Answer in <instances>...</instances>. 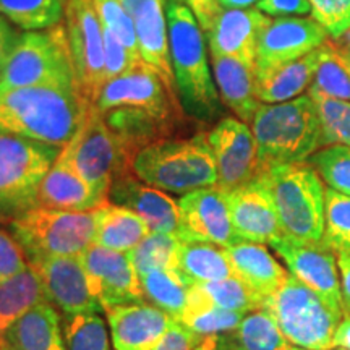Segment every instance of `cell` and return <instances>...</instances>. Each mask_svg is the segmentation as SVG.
<instances>
[{
	"mask_svg": "<svg viewBox=\"0 0 350 350\" xmlns=\"http://www.w3.org/2000/svg\"><path fill=\"white\" fill-rule=\"evenodd\" d=\"M90 107L75 88L3 90L0 91V131L64 148L85 124Z\"/></svg>",
	"mask_w": 350,
	"mask_h": 350,
	"instance_id": "obj_1",
	"label": "cell"
},
{
	"mask_svg": "<svg viewBox=\"0 0 350 350\" xmlns=\"http://www.w3.org/2000/svg\"><path fill=\"white\" fill-rule=\"evenodd\" d=\"M170 57L177 94L188 117L209 122L221 113V98L209 70L201 31L193 12L178 2H165Z\"/></svg>",
	"mask_w": 350,
	"mask_h": 350,
	"instance_id": "obj_2",
	"label": "cell"
},
{
	"mask_svg": "<svg viewBox=\"0 0 350 350\" xmlns=\"http://www.w3.org/2000/svg\"><path fill=\"white\" fill-rule=\"evenodd\" d=\"M250 129L261 172L275 164L304 163L323 146L318 111L310 94L287 103L261 104Z\"/></svg>",
	"mask_w": 350,
	"mask_h": 350,
	"instance_id": "obj_3",
	"label": "cell"
},
{
	"mask_svg": "<svg viewBox=\"0 0 350 350\" xmlns=\"http://www.w3.org/2000/svg\"><path fill=\"white\" fill-rule=\"evenodd\" d=\"M256 178L273 200L284 235L305 242H323L326 188L312 164L306 161L275 164Z\"/></svg>",
	"mask_w": 350,
	"mask_h": 350,
	"instance_id": "obj_4",
	"label": "cell"
},
{
	"mask_svg": "<svg viewBox=\"0 0 350 350\" xmlns=\"http://www.w3.org/2000/svg\"><path fill=\"white\" fill-rule=\"evenodd\" d=\"M131 170L146 185L182 196L217 183L206 133L152 143L133 157Z\"/></svg>",
	"mask_w": 350,
	"mask_h": 350,
	"instance_id": "obj_5",
	"label": "cell"
},
{
	"mask_svg": "<svg viewBox=\"0 0 350 350\" xmlns=\"http://www.w3.org/2000/svg\"><path fill=\"white\" fill-rule=\"evenodd\" d=\"M60 152V146L0 131V224L38 208L39 185Z\"/></svg>",
	"mask_w": 350,
	"mask_h": 350,
	"instance_id": "obj_6",
	"label": "cell"
},
{
	"mask_svg": "<svg viewBox=\"0 0 350 350\" xmlns=\"http://www.w3.org/2000/svg\"><path fill=\"white\" fill-rule=\"evenodd\" d=\"M261 308L274 318L288 342L304 350L334 349V334L345 317L291 274Z\"/></svg>",
	"mask_w": 350,
	"mask_h": 350,
	"instance_id": "obj_7",
	"label": "cell"
},
{
	"mask_svg": "<svg viewBox=\"0 0 350 350\" xmlns=\"http://www.w3.org/2000/svg\"><path fill=\"white\" fill-rule=\"evenodd\" d=\"M99 211L73 213L38 206L8 227L28 262L47 256H80L94 243Z\"/></svg>",
	"mask_w": 350,
	"mask_h": 350,
	"instance_id": "obj_8",
	"label": "cell"
},
{
	"mask_svg": "<svg viewBox=\"0 0 350 350\" xmlns=\"http://www.w3.org/2000/svg\"><path fill=\"white\" fill-rule=\"evenodd\" d=\"M26 86L77 90L65 25L21 34L0 80V91Z\"/></svg>",
	"mask_w": 350,
	"mask_h": 350,
	"instance_id": "obj_9",
	"label": "cell"
},
{
	"mask_svg": "<svg viewBox=\"0 0 350 350\" xmlns=\"http://www.w3.org/2000/svg\"><path fill=\"white\" fill-rule=\"evenodd\" d=\"M62 151L83 180L106 198L119 175L133 172L131 159L119 138L94 106L90 107L85 124Z\"/></svg>",
	"mask_w": 350,
	"mask_h": 350,
	"instance_id": "obj_10",
	"label": "cell"
},
{
	"mask_svg": "<svg viewBox=\"0 0 350 350\" xmlns=\"http://www.w3.org/2000/svg\"><path fill=\"white\" fill-rule=\"evenodd\" d=\"M64 25L78 93L88 104L96 99L106 85L104 29L93 0H65Z\"/></svg>",
	"mask_w": 350,
	"mask_h": 350,
	"instance_id": "obj_11",
	"label": "cell"
},
{
	"mask_svg": "<svg viewBox=\"0 0 350 350\" xmlns=\"http://www.w3.org/2000/svg\"><path fill=\"white\" fill-rule=\"evenodd\" d=\"M193 15L211 54L235 57L255 67L258 39L269 21L268 15L258 8H224L217 0Z\"/></svg>",
	"mask_w": 350,
	"mask_h": 350,
	"instance_id": "obj_12",
	"label": "cell"
},
{
	"mask_svg": "<svg viewBox=\"0 0 350 350\" xmlns=\"http://www.w3.org/2000/svg\"><path fill=\"white\" fill-rule=\"evenodd\" d=\"M269 245L286 262L291 275L317 292L332 308L345 313L338 253L325 242H305L288 235H282Z\"/></svg>",
	"mask_w": 350,
	"mask_h": 350,
	"instance_id": "obj_13",
	"label": "cell"
},
{
	"mask_svg": "<svg viewBox=\"0 0 350 350\" xmlns=\"http://www.w3.org/2000/svg\"><path fill=\"white\" fill-rule=\"evenodd\" d=\"M94 107L103 113L112 109L133 107L180 119L187 116L177 93H174L164 78L144 62L124 75L109 80L100 90Z\"/></svg>",
	"mask_w": 350,
	"mask_h": 350,
	"instance_id": "obj_14",
	"label": "cell"
},
{
	"mask_svg": "<svg viewBox=\"0 0 350 350\" xmlns=\"http://www.w3.org/2000/svg\"><path fill=\"white\" fill-rule=\"evenodd\" d=\"M217 170L216 187L230 191L255 180L261 174L255 135L245 122L226 117L206 133Z\"/></svg>",
	"mask_w": 350,
	"mask_h": 350,
	"instance_id": "obj_15",
	"label": "cell"
},
{
	"mask_svg": "<svg viewBox=\"0 0 350 350\" xmlns=\"http://www.w3.org/2000/svg\"><path fill=\"white\" fill-rule=\"evenodd\" d=\"M93 295L104 312L112 306L146 301L142 281L129 253L109 250L100 245H90L81 255Z\"/></svg>",
	"mask_w": 350,
	"mask_h": 350,
	"instance_id": "obj_16",
	"label": "cell"
},
{
	"mask_svg": "<svg viewBox=\"0 0 350 350\" xmlns=\"http://www.w3.org/2000/svg\"><path fill=\"white\" fill-rule=\"evenodd\" d=\"M183 242H206L229 248L242 242L232 224L226 193L214 187L200 188L178 200Z\"/></svg>",
	"mask_w": 350,
	"mask_h": 350,
	"instance_id": "obj_17",
	"label": "cell"
},
{
	"mask_svg": "<svg viewBox=\"0 0 350 350\" xmlns=\"http://www.w3.org/2000/svg\"><path fill=\"white\" fill-rule=\"evenodd\" d=\"M41 278L47 301L62 317L100 313L104 308L93 295L80 256H47L29 261Z\"/></svg>",
	"mask_w": 350,
	"mask_h": 350,
	"instance_id": "obj_18",
	"label": "cell"
},
{
	"mask_svg": "<svg viewBox=\"0 0 350 350\" xmlns=\"http://www.w3.org/2000/svg\"><path fill=\"white\" fill-rule=\"evenodd\" d=\"M329 34L313 16H279L266 23L258 39L256 64H282L300 59L319 46Z\"/></svg>",
	"mask_w": 350,
	"mask_h": 350,
	"instance_id": "obj_19",
	"label": "cell"
},
{
	"mask_svg": "<svg viewBox=\"0 0 350 350\" xmlns=\"http://www.w3.org/2000/svg\"><path fill=\"white\" fill-rule=\"evenodd\" d=\"M109 201L137 213L150 232L180 235L178 201L159 188L146 185L133 172L122 174L112 182Z\"/></svg>",
	"mask_w": 350,
	"mask_h": 350,
	"instance_id": "obj_20",
	"label": "cell"
},
{
	"mask_svg": "<svg viewBox=\"0 0 350 350\" xmlns=\"http://www.w3.org/2000/svg\"><path fill=\"white\" fill-rule=\"evenodd\" d=\"M113 350H156L175 319L157 306L139 301L106 310Z\"/></svg>",
	"mask_w": 350,
	"mask_h": 350,
	"instance_id": "obj_21",
	"label": "cell"
},
{
	"mask_svg": "<svg viewBox=\"0 0 350 350\" xmlns=\"http://www.w3.org/2000/svg\"><path fill=\"white\" fill-rule=\"evenodd\" d=\"M224 193L232 224L240 239L265 245L282 237L284 232L273 200L258 178Z\"/></svg>",
	"mask_w": 350,
	"mask_h": 350,
	"instance_id": "obj_22",
	"label": "cell"
},
{
	"mask_svg": "<svg viewBox=\"0 0 350 350\" xmlns=\"http://www.w3.org/2000/svg\"><path fill=\"white\" fill-rule=\"evenodd\" d=\"M111 204L99 195L73 169L64 151L60 152L49 172L44 175L38 190V206L59 211L88 213Z\"/></svg>",
	"mask_w": 350,
	"mask_h": 350,
	"instance_id": "obj_23",
	"label": "cell"
},
{
	"mask_svg": "<svg viewBox=\"0 0 350 350\" xmlns=\"http://www.w3.org/2000/svg\"><path fill=\"white\" fill-rule=\"evenodd\" d=\"M0 350H67L62 314L49 301L36 305L3 331Z\"/></svg>",
	"mask_w": 350,
	"mask_h": 350,
	"instance_id": "obj_24",
	"label": "cell"
},
{
	"mask_svg": "<svg viewBox=\"0 0 350 350\" xmlns=\"http://www.w3.org/2000/svg\"><path fill=\"white\" fill-rule=\"evenodd\" d=\"M319 47L291 62L255 65L258 100L261 104H279L301 96L312 86L319 60Z\"/></svg>",
	"mask_w": 350,
	"mask_h": 350,
	"instance_id": "obj_25",
	"label": "cell"
},
{
	"mask_svg": "<svg viewBox=\"0 0 350 350\" xmlns=\"http://www.w3.org/2000/svg\"><path fill=\"white\" fill-rule=\"evenodd\" d=\"M164 2L165 0H151L139 8L133 16L135 33L143 62L159 73L170 90L177 93Z\"/></svg>",
	"mask_w": 350,
	"mask_h": 350,
	"instance_id": "obj_26",
	"label": "cell"
},
{
	"mask_svg": "<svg viewBox=\"0 0 350 350\" xmlns=\"http://www.w3.org/2000/svg\"><path fill=\"white\" fill-rule=\"evenodd\" d=\"M211 68L219 98L239 120L250 125L261 106L256 96L255 67L235 57L211 54Z\"/></svg>",
	"mask_w": 350,
	"mask_h": 350,
	"instance_id": "obj_27",
	"label": "cell"
},
{
	"mask_svg": "<svg viewBox=\"0 0 350 350\" xmlns=\"http://www.w3.org/2000/svg\"><path fill=\"white\" fill-rule=\"evenodd\" d=\"M235 278L247 284L262 300L278 292L288 278L287 269L278 262L262 243L242 242L226 248Z\"/></svg>",
	"mask_w": 350,
	"mask_h": 350,
	"instance_id": "obj_28",
	"label": "cell"
},
{
	"mask_svg": "<svg viewBox=\"0 0 350 350\" xmlns=\"http://www.w3.org/2000/svg\"><path fill=\"white\" fill-rule=\"evenodd\" d=\"M150 234L146 222L129 208L107 204L100 208L94 243L109 250L130 253Z\"/></svg>",
	"mask_w": 350,
	"mask_h": 350,
	"instance_id": "obj_29",
	"label": "cell"
},
{
	"mask_svg": "<svg viewBox=\"0 0 350 350\" xmlns=\"http://www.w3.org/2000/svg\"><path fill=\"white\" fill-rule=\"evenodd\" d=\"M175 269L188 286L222 281L234 275L226 248L206 242H183Z\"/></svg>",
	"mask_w": 350,
	"mask_h": 350,
	"instance_id": "obj_30",
	"label": "cell"
},
{
	"mask_svg": "<svg viewBox=\"0 0 350 350\" xmlns=\"http://www.w3.org/2000/svg\"><path fill=\"white\" fill-rule=\"evenodd\" d=\"M47 301L39 274L33 266L0 281V336L16 319L39 304Z\"/></svg>",
	"mask_w": 350,
	"mask_h": 350,
	"instance_id": "obj_31",
	"label": "cell"
},
{
	"mask_svg": "<svg viewBox=\"0 0 350 350\" xmlns=\"http://www.w3.org/2000/svg\"><path fill=\"white\" fill-rule=\"evenodd\" d=\"M247 313L230 312V310L219 308V306L209 304L198 288L190 286L188 288V300L178 323L185 327L188 332L201 340L208 336H221L232 332L240 325Z\"/></svg>",
	"mask_w": 350,
	"mask_h": 350,
	"instance_id": "obj_32",
	"label": "cell"
},
{
	"mask_svg": "<svg viewBox=\"0 0 350 350\" xmlns=\"http://www.w3.org/2000/svg\"><path fill=\"white\" fill-rule=\"evenodd\" d=\"M222 336L232 350H300L284 338L265 308L247 313L234 331Z\"/></svg>",
	"mask_w": 350,
	"mask_h": 350,
	"instance_id": "obj_33",
	"label": "cell"
},
{
	"mask_svg": "<svg viewBox=\"0 0 350 350\" xmlns=\"http://www.w3.org/2000/svg\"><path fill=\"white\" fill-rule=\"evenodd\" d=\"M144 300L170 314L178 323L188 300L190 286L177 269H154L139 278Z\"/></svg>",
	"mask_w": 350,
	"mask_h": 350,
	"instance_id": "obj_34",
	"label": "cell"
},
{
	"mask_svg": "<svg viewBox=\"0 0 350 350\" xmlns=\"http://www.w3.org/2000/svg\"><path fill=\"white\" fill-rule=\"evenodd\" d=\"M308 93L350 103V70L342 59L339 46L331 39L319 47L317 72Z\"/></svg>",
	"mask_w": 350,
	"mask_h": 350,
	"instance_id": "obj_35",
	"label": "cell"
},
{
	"mask_svg": "<svg viewBox=\"0 0 350 350\" xmlns=\"http://www.w3.org/2000/svg\"><path fill=\"white\" fill-rule=\"evenodd\" d=\"M65 0H0V15L21 31H42L64 20Z\"/></svg>",
	"mask_w": 350,
	"mask_h": 350,
	"instance_id": "obj_36",
	"label": "cell"
},
{
	"mask_svg": "<svg viewBox=\"0 0 350 350\" xmlns=\"http://www.w3.org/2000/svg\"><path fill=\"white\" fill-rule=\"evenodd\" d=\"M183 240L178 235L150 232L146 239L129 253L139 278L154 269L177 268L178 253Z\"/></svg>",
	"mask_w": 350,
	"mask_h": 350,
	"instance_id": "obj_37",
	"label": "cell"
},
{
	"mask_svg": "<svg viewBox=\"0 0 350 350\" xmlns=\"http://www.w3.org/2000/svg\"><path fill=\"white\" fill-rule=\"evenodd\" d=\"M67 350H112L106 321L99 313L62 317Z\"/></svg>",
	"mask_w": 350,
	"mask_h": 350,
	"instance_id": "obj_38",
	"label": "cell"
},
{
	"mask_svg": "<svg viewBox=\"0 0 350 350\" xmlns=\"http://www.w3.org/2000/svg\"><path fill=\"white\" fill-rule=\"evenodd\" d=\"M198 288L201 295L206 299L209 304L219 306V308L230 310V312L250 313L260 310L262 306V300L260 295L255 294L247 284H243L239 278L222 279V281L193 284Z\"/></svg>",
	"mask_w": 350,
	"mask_h": 350,
	"instance_id": "obj_39",
	"label": "cell"
},
{
	"mask_svg": "<svg viewBox=\"0 0 350 350\" xmlns=\"http://www.w3.org/2000/svg\"><path fill=\"white\" fill-rule=\"evenodd\" d=\"M310 94V93H308ZM318 111L321 125L323 146L342 144L350 146V103L327 98L323 94H310Z\"/></svg>",
	"mask_w": 350,
	"mask_h": 350,
	"instance_id": "obj_40",
	"label": "cell"
},
{
	"mask_svg": "<svg viewBox=\"0 0 350 350\" xmlns=\"http://www.w3.org/2000/svg\"><path fill=\"white\" fill-rule=\"evenodd\" d=\"M331 190L350 196V146L332 144L306 159Z\"/></svg>",
	"mask_w": 350,
	"mask_h": 350,
	"instance_id": "obj_41",
	"label": "cell"
},
{
	"mask_svg": "<svg viewBox=\"0 0 350 350\" xmlns=\"http://www.w3.org/2000/svg\"><path fill=\"white\" fill-rule=\"evenodd\" d=\"M323 242L336 253H350V196L326 190V222Z\"/></svg>",
	"mask_w": 350,
	"mask_h": 350,
	"instance_id": "obj_42",
	"label": "cell"
},
{
	"mask_svg": "<svg viewBox=\"0 0 350 350\" xmlns=\"http://www.w3.org/2000/svg\"><path fill=\"white\" fill-rule=\"evenodd\" d=\"M93 5L104 28L116 34L135 59L142 60L138 52L133 16L129 15L120 0H93Z\"/></svg>",
	"mask_w": 350,
	"mask_h": 350,
	"instance_id": "obj_43",
	"label": "cell"
},
{
	"mask_svg": "<svg viewBox=\"0 0 350 350\" xmlns=\"http://www.w3.org/2000/svg\"><path fill=\"white\" fill-rule=\"evenodd\" d=\"M312 16L338 39L350 28V0H310Z\"/></svg>",
	"mask_w": 350,
	"mask_h": 350,
	"instance_id": "obj_44",
	"label": "cell"
},
{
	"mask_svg": "<svg viewBox=\"0 0 350 350\" xmlns=\"http://www.w3.org/2000/svg\"><path fill=\"white\" fill-rule=\"evenodd\" d=\"M104 29V62H106V83L112 78L124 75L131 68L137 67L143 60L135 59L129 49L120 42V39L109 29Z\"/></svg>",
	"mask_w": 350,
	"mask_h": 350,
	"instance_id": "obj_45",
	"label": "cell"
},
{
	"mask_svg": "<svg viewBox=\"0 0 350 350\" xmlns=\"http://www.w3.org/2000/svg\"><path fill=\"white\" fill-rule=\"evenodd\" d=\"M29 266L26 255L12 232L0 229V281L21 273Z\"/></svg>",
	"mask_w": 350,
	"mask_h": 350,
	"instance_id": "obj_46",
	"label": "cell"
},
{
	"mask_svg": "<svg viewBox=\"0 0 350 350\" xmlns=\"http://www.w3.org/2000/svg\"><path fill=\"white\" fill-rule=\"evenodd\" d=\"M258 10L268 16H304L312 13L310 0H261Z\"/></svg>",
	"mask_w": 350,
	"mask_h": 350,
	"instance_id": "obj_47",
	"label": "cell"
},
{
	"mask_svg": "<svg viewBox=\"0 0 350 350\" xmlns=\"http://www.w3.org/2000/svg\"><path fill=\"white\" fill-rule=\"evenodd\" d=\"M21 34L23 33H21L20 28H16L15 25H12L10 21L0 15V80H2V75L5 72L13 51L18 46Z\"/></svg>",
	"mask_w": 350,
	"mask_h": 350,
	"instance_id": "obj_48",
	"label": "cell"
},
{
	"mask_svg": "<svg viewBox=\"0 0 350 350\" xmlns=\"http://www.w3.org/2000/svg\"><path fill=\"white\" fill-rule=\"evenodd\" d=\"M198 342L200 340L191 332H188L180 323L175 321L156 350H195Z\"/></svg>",
	"mask_w": 350,
	"mask_h": 350,
	"instance_id": "obj_49",
	"label": "cell"
},
{
	"mask_svg": "<svg viewBox=\"0 0 350 350\" xmlns=\"http://www.w3.org/2000/svg\"><path fill=\"white\" fill-rule=\"evenodd\" d=\"M338 266L340 274V286H342L345 313H350V253H338Z\"/></svg>",
	"mask_w": 350,
	"mask_h": 350,
	"instance_id": "obj_50",
	"label": "cell"
},
{
	"mask_svg": "<svg viewBox=\"0 0 350 350\" xmlns=\"http://www.w3.org/2000/svg\"><path fill=\"white\" fill-rule=\"evenodd\" d=\"M334 349L350 350V314L347 313L340 321L334 334Z\"/></svg>",
	"mask_w": 350,
	"mask_h": 350,
	"instance_id": "obj_51",
	"label": "cell"
},
{
	"mask_svg": "<svg viewBox=\"0 0 350 350\" xmlns=\"http://www.w3.org/2000/svg\"><path fill=\"white\" fill-rule=\"evenodd\" d=\"M195 350H232L224 336H208L196 344Z\"/></svg>",
	"mask_w": 350,
	"mask_h": 350,
	"instance_id": "obj_52",
	"label": "cell"
},
{
	"mask_svg": "<svg viewBox=\"0 0 350 350\" xmlns=\"http://www.w3.org/2000/svg\"><path fill=\"white\" fill-rule=\"evenodd\" d=\"M224 8H252L258 7L261 0H217Z\"/></svg>",
	"mask_w": 350,
	"mask_h": 350,
	"instance_id": "obj_53",
	"label": "cell"
},
{
	"mask_svg": "<svg viewBox=\"0 0 350 350\" xmlns=\"http://www.w3.org/2000/svg\"><path fill=\"white\" fill-rule=\"evenodd\" d=\"M120 2H122V5H124L125 10L129 12V15L135 16L139 8H142L143 5H146V3L151 2V0H120Z\"/></svg>",
	"mask_w": 350,
	"mask_h": 350,
	"instance_id": "obj_54",
	"label": "cell"
},
{
	"mask_svg": "<svg viewBox=\"0 0 350 350\" xmlns=\"http://www.w3.org/2000/svg\"><path fill=\"white\" fill-rule=\"evenodd\" d=\"M167 2V0H165ZM170 2H178V3H183V5H187L188 8H190L191 12L196 10V8L204 5V3L209 2V0H170Z\"/></svg>",
	"mask_w": 350,
	"mask_h": 350,
	"instance_id": "obj_55",
	"label": "cell"
},
{
	"mask_svg": "<svg viewBox=\"0 0 350 350\" xmlns=\"http://www.w3.org/2000/svg\"><path fill=\"white\" fill-rule=\"evenodd\" d=\"M336 41H338V44H340V46H344V47H347V49H350V28L344 34H340V36L336 39Z\"/></svg>",
	"mask_w": 350,
	"mask_h": 350,
	"instance_id": "obj_56",
	"label": "cell"
},
{
	"mask_svg": "<svg viewBox=\"0 0 350 350\" xmlns=\"http://www.w3.org/2000/svg\"><path fill=\"white\" fill-rule=\"evenodd\" d=\"M336 44H338V42H336ZM338 46H339L340 54H342V59L345 60V64H347V67L350 70V49H347V47H344V46H340V44H338Z\"/></svg>",
	"mask_w": 350,
	"mask_h": 350,
	"instance_id": "obj_57",
	"label": "cell"
},
{
	"mask_svg": "<svg viewBox=\"0 0 350 350\" xmlns=\"http://www.w3.org/2000/svg\"><path fill=\"white\" fill-rule=\"evenodd\" d=\"M300 350H304V349H300ZM331 350H332V349H331Z\"/></svg>",
	"mask_w": 350,
	"mask_h": 350,
	"instance_id": "obj_58",
	"label": "cell"
},
{
	"mask_svg": "<svg viewBox=\"0 0 350 350\" xmlns=\"http://www.w3.org/2000/svg\"><path fill=\"white\" fill-rule=\"evenodd\" d=\"M349 314H350V313H349Z\"/></svg>",
	"mask_w": 350,
	"mask_h": 350,
	"instance_id": "obj_59",
	"label": "cell"
}]
</instances>
